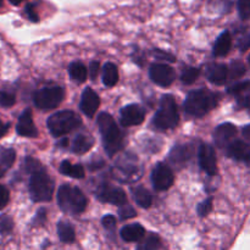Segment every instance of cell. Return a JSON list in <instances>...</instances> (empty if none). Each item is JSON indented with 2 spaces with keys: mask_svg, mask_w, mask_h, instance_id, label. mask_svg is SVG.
I'll list each match as a JSON object with an SVG mask.
<instances>
[{
  "mask_svg": "<svg viewBox=\"0 0 250 250\" xmlns=\"http://www.w3.org/2000/svg\"><path fill=\"white\" fill-rule=\"evenodd\" d=\"M97 124L99 126L105 151L109 156H114L115 154L121 150L122 146H124V133L119 128L111 115L107 112L99 114Z\"/></svg>",
  "mask_w": 250,
  "mask_h": 250,
  "instance_id": "cell-1",
  "label": "cell"
},
{
  "mask_svg": "<svg viewBox=\"0 0 250 250\" xmlns=\"http://www.w3.org/2000/svg\"><path fill=\"white\" fill-rule=\"evenodd\" d=\"M219 103V94L209 89H195L185 100V111L194 117H202L215 109Z\"/></svg>",
  "mask_w": 250,
  "mask_h": 250,
  "instance_id": "cell-2",
  "label": "cell"
},
{
  "mask_svg": "<svg viewBox=\"0 0 250 250\" xmlns=\"http://www.w3.org/2000/svg\"><path fill=\"white\" fill-rule=\"evenodd\" d=\"M56 198L60 209L67 214H81L87 208V198L82 190L75 186H60Z\"/></svg>",
  "mask_w": 250,
  "mask_h": 250,
  "instance_id": "cell-3",
  "label": "cell"
},
{
  "mask_svg": "<svg viewBox=\"0 0 250 250\" xmlns=\"http://www.w3.org/2000/svg\"><path fill=\"white\" fill-rule=\"evenodd\" d=\"M180 121L177 105L172 95L166 94L161 98L160 107L155 112L153 119V125L156 129L166 131V129L175 128Z\"/></svg>",
  "mask_w": 250,
  "mask_h": 250,
  "instance_id": "cell-4",
  "label": "cell"
},
{
  "mask_svg": "<svg viewBox=\"0 0 250 250\" xmlns=\"http://www.w3.org/2000/svg\"><path fill=\"white\" fill-rule=\"evenodd\" d=\"M29 194L33 202H49L54 193V182L43 167L31 173L28 185Z\"/></svg>",
  "mask_w": 250,
  "mask_h": 250,
  "instance_id": "cell-5",
  "label": "cell"
},
{
  "mask_svg": "<svg viewBox=\"0 0 250 250\" xmlns=\"http://www.w3.org/2000/svg\"><path fill=\"white\" fill-rule=\"evenodd\" d=\"M81 124H82L81 117L71 110L55 112L46 121V126L54 137L65 136V134L72 132L73 129L78 128Z\"/></svg>",
  "mask_w": 250,
  "mask_h": 250,
  "instance_id": "cell-6",
  "label": "cell"
},
{
  "mask_svg": "<svg viewBox=\"0 0 250 250\" xmlns=\"http://www.w3.org/2000/svg\"><path fill=\"white\" fill-rule=\"evenodd\" d=\"M63 98H65L63 88L54 85V87H45L37 90L33 95V103L38 109L50 110L58 107Z\"/></svg>",
  "mask_w": 250,
  "mask_h": 250,
  "instance_id": "cell-7",
  "label": "cell"
},
{
  "mask_svg": "<svg viewBox=\"0 0 250 250\" xmlns=\"http://www.w3.org/2000/svg\"><path fill=\"white\" fill-rule=\"evenodd\" d=\"M115 177L122 182H131L141 177V171H138L137 159L133 156H125L115 164Z\"/></svg>",
  "mask_w": 250,
  "mask_h": 250,
  "instance_id": "cell-8",
  "label": "cell"
},
{
  "mask_svg": "<svg viewBox=\"0 0 250 250\" xmlns=\"http://www.w3.org/2000/svg\"><path fill=\"white\" fill-rule=\"evenodd\" d=\"M173 181H175V176H173L172 170L166 164L159 163L154 167L151 172V182L156 190L163 192V190L168 189L173 185Z\"/></svg>",
  "mask_w": 250,
  "mask_h": 250,
  "instance_id": "cell-9",
  "label": "cell"
},
{
  "mask_svg": "<svg viewBox=\"0 0 250 250\" xmlns=\"http://www.w3.org/2000/svg\"><path fill=\"white\" fill-rule=\"evenodd\" d=\"M149 76L151 81L160 87H168L175 81L176 72L171 66L166 63H151L149 68Z\"/></svg>",
  "mask_w": 250,
  "mask_h": 250,
  "instance_id": "cell-10",
  "label": "cell"
},
{
  "mask_svg": "<svg viewBox=\"0 0 250 250\" xmlns=\"http://www.w3.org/2000/svg\"><path fill=\"white\" fill-rule=\"evenodd\" d=\"M95 195H97V198L100 202L107 203V204L120 205L121 207V205L126 204L127 202L126 193L121 188L107 185V183H104L103 186H100Z\"/></svg>",
  "mask_w": 250,
  "mask_h": 250,
  "instance_id": "cell-11",
  "label": "cell"
},
{
  "mask_svg": "<svg viewBox=\"0 0 250 250\" xmlns=\"http://www.w3.org/2000/svg\"><path fill=\"white\" fill-rule=\"evenodd\" d=\"M144 119H146V111L141 105H127L124 109H121V112H120V122L125 127L141 125Z\"/></svg>",
  "mask_w": 250,
  "mask_h": 250,
  "instance_id": "cell-12",
  "label": "cell"
},
{
  "mask_svg": "<svg viewBox=\"0 0 250 250\" xmlns=\"http://www.w3.org/2000/svg\"><path fill=\"white\" fill-rule=\"evenodd\" d=\"M199 165L208 175L215 176L217 173L216 154L209 144H202L199 149Z\"/></svg>",
  "mask_w": 250,
  "mask_h": 250,
  "instance_id": "cell-13",
  "label": "cell"
},
{
  "mask_svg": "<svg viewBox=\"0 0 250 250\" xmlns=\"http://www.w3.org/2000/svg\"><path fill=\"white\" fill-rule=\"evenodd\" d=\"M237 134V127L233 124H221L214 131V142L219 148H227Z\"/></svg>",
  "mask_w": 250,
  "mask_h": 250,
  "instance_id": "cell-14",
  "label": "cell"
},
{
  "mask_svg": "<svg viewBox=\"0 0 250 250\" xmlns=\"http://www.w3.org/2000/svg\"><path fill=\"white\" fill-rule=\"evenodd\" d=\"M100 98L97 93L90 88H85L82 93L81 98V110L83 114L88 117H93L97 114V110L99 109Z\"/></svg>",
  "mask_w": 250,
  "mask_h": 250,
  "instance_id": "cell-15",
  "label": "cell"
},
{
  "mask_svg": "<svg viewBox=\"0 0 250 250\" xmlns=\"http://www.w3.org/2000/svg\"><path fill=\"white\" fill-rule=\"evenodd\" d=\"M16 132L19 136L28 137V138H34L38 136V129L34 126L33 119H32L31 109H26L19 117V122L16 126Z\"/></svg>",
  "mask_w": 250,
  "mask_h": 250,
  "instance_id": "cell-16",
  "label": "cell"
},
{
  "mask_svg": "<svg viewBox=\"0 0 250 250\" xmlns=\"http://www.w3.org/2000/svg\"><path fill=\"white\" fill-rule=\"evenodd\" d=\"M227 92L236 97L239 106L249 109L250 111V81H244V82L231 85Z\"/></svg>",
  "mask_w": 250,
  "mask_h": 250,
  "instance_id": "cell-17",
  "label": "cell"
},
{
  "mask_svg": "<svg viewBox=\"0 0 250 250\" xmlns=\"http://www.w3.org/2000/svg\"><path fill=\"white\" fill-rule=\"evenodd\" d=\"M208 80L214 84H224L229 75V67L225 63H209L205 68Z\"/></svg>",
  "mask_w": 250,
  "mask_h": 250,
  "instance_id": "cell-18",
  "label": "cell"
},
{
  "mask_svg": "<svg viewBox=\"0 0 250 250\" xmlns=\"http://www.w3.org/2000/svg\"><path fill=\"white\" fill-rule=\"evenodd\" d=\"M93 146H94V138L90 134L80 133L73 138L71 150L77 155H82V154L89 151Z\"/></svg>",
  "mask_w": 250,
  "mask_h": 250,
  "instance_id": "cell-19",
  "label": "cell"
},
{
  "mask_svg": "<svg viewBox=\"0 0 250 250\" xmlns=\"http://www.w3.org/2000/svg\"><path fill=\"white\" fill-rule=\"evenodd\" d=\"M250 153V144L243 141H234L227 146V155L238 161H244Z\"/></svg>",
  "mask_w": 250,
  "mask_h": 250,
  "instance_id": "cell-20",
  "label": "cell"
},
{
  "mask_svg": "<svg viewBox=\"0 0 250 250\" xmlns=\"http://www.w3.org/2000/svg\"><path fill=\"white\" fill-rule=\"evenodd\" d=\"M146 236V229L142 225H127L121 229V238L126 242H139Z\"/></svg>",
  "mask_w": 250,
  "mask_h": 250,
  "instance_id": "cell-21",
  "label": "cell"
},
{
  "mask_svg": "<svg viewBox=\"0 0 250 250\" xmlns=\"http://www.w3.org/2000/svg\"><path fill=\"white\" fill-rule=\"evenodd\" d=\"M232 46V37L229 31L222 32L216 39L214 44V55L220 58V56H226L229 53Z\"/></svg>",
  "mask_w": 250,
  "mask_h": 250,
  "instance_id": "cell-22",
  "label": "cell"
},
{
  "mask_svg": "<svg viewBox=\"0 0 250 250\" xmlns=\"http://www.w3.org/2000/svg\"><path fill=\"white\" fill-rule=\"evenodd\" d=\"M192 156V148L189 146H177L171 150L168 159L173 164H185Z\"/></svg>",
  "mask_w": 250,
  "mask_h": 250,
  "instance_id": "cell-23",
  "label": "cell"
},
{
  "mask_svg": "<svg viewBox=\"0 0 250 250\" xmlns=\"http://www.w3.org/2000/svg\"><path fill=\"white\" fill-rule=\"evenodd\" d=\"M119 82V71L115 63L106 62L103 67V83L106 87H114Z\"/></svg>",
  "mask_w": 250,
  "mask_h": 250,
  "instance_id": "cell-24",
  "label": "cell"
},
{
  "mask_svg": "<svg viewBox=\"0 0 250 250\" xmlns=\"http://www.w3.org/2000/svg\"><path fill=\"white\" fill-rule=\"evenodd\" d=\"M56 229H58L59 238H60L61 242H63V243H72V242H75L76 233L72 225H70L68 222L60 221L58 226H56Z\"/></svg>",
  "mask_w": 250,
  "mask_h": 250,
  "instance_id": "cell-25",
  "label": "cell"
},
{
  "mask_svg": "<svg viewBox=\"0 0 250 250\" xmlns=\"http://www.w3.org/2000/svg\"><path fill=\"white\" fill-rule=\"evenodd\" d=\"M60 172L65 176H70L72 178L84 177V168L82 165H72L70 161L65 160L60 165Z\"/></svg>",
  "mask_w": 250,
  "mask_h": 250,
  "instance_id": "cell-26",
  "label": "cell"
},
{
  "mask_svg": "<svg viewBox=\"0 0 250 250\" xmlns=\"http://www.w3.org/2000/svg\"><path fill=\"white\" fill-rule=\"evenodd\" d=\"M132 193H133V198L136 200L137 204L142 208H149L153 203V198H151V194L143 187H136L132 189Z\"/></svg>",
  "mask_w": 250,
  "mask_h": 250,
  "instance_id": "cell-27",
  "label": "cell"
},
{
  "mask_svg": "<svg viewBox=\"0 0 250 250\" xmlns=\"http://www.w3.org/2000/svg\"><path fill=\"white\" fill-rule=\"evenodd\" d=\"M68 73H70V77L76 82L82 83L87 80V67L78 61L71 63L68 67Z\"/></svg>",
  "mask_w": 250,
  "mask_h": 250,
  "instance_id": "cell-28",
  "label": "cell"
},
{
  "mask_svg": "<svg viewBox=\"0 0 250 250\" xmlns=\"http://www.w3.org/2000/svg\"><path fill=\"white\" fill-rule=\"evenodd\" d=\"M16 160V151L11 148H0V166L4 170L11 167Z\"/></svg>",
  "mask_w": 250,
  "mask_h": 250,
  "instance_id": "cell-29",
  "label": "cell"
},
{
  "mask_svg": "<svg viewBox=\"0 0 250 250\" xmlns=\"http://www.w3.org/2000/svg\"><path fill=\"white\" fill-rule=\"evenodd\" d=\"M161 247V239L158 234L150 233L146 237L142 243H139L137 250H159Z\"/></svg>",
  "mask_w": 250,
  "mask_h": 250,
  "instance_id": "cell-30",
  "label": "cell"
},
{
  "mask_svg": "<svg viewBox=\"0 0 250 250\" xmlns=\"http://www.w3.org/2000/svg\"><path fill=\"white\" fill-rule=\"evenodd\" d=\"M200 71L195 67H186L183 70L182 75H181V80L186 84H192L197 81V78L199 77Z\"/></svg>",
  "mask_w": 250,
  "mask_h": 250,
  "instance_id": "cell-31",
  "label": "cell"
},
{
  "mask_svg": "<svg viewBox=\"0 0 250 250\" xmlns=\"http://www.w3.org/2000/svg\"><path fill=\"white\" fill-rule=\"evenodd\" d=\"M14 229V221L7 215H0V233L7 234Z\"/></svg>",
  "mask_w": 250,
  "mask_h": 250,
  "instance_id": "cell-32",
  "label": "cell"
},
{
  "mask_svg": "<svg viewBox=\"0 0 250 250\" xmlns=\"http://www.w3.org/2000/svg\"><path fill=\"white\" fill-rule=\"evenodd\" d=\"M119 215H120V217H121V220H128V219H133V217H136L137 211H136V209L132 207V205L127 204L126 203V204H124L120 207Z\"/></svg>",
  "mask_w": 250,
  "mask_h": 250,
  "instance_id": "cell-33",
  "label": "cell"
},
{
  "mask_svg": "<svg viewBox=\"0 0 250 250\" xmlns=\"http://www.w3.org/2000/svg\"><path fill=\"white\" fill-rule=\"evenodd\" d=\"M15 103H16V97H15L14 93L6 92V90L0 92V105L1 106L11 107Z\"/></svg>",
  "mask_w": 250,
  "mask_h": 250,
  "instance_id": "cell-34",
  "label": "cell"
},
{
  "mask_svg": "<svg viewBox=\"0 0 250 250\" xmlns=\"http://www.w3.org/2000/svg\"><path fill=\"white\" fill-rule=\"evenodd\" d=\"M229 76H231V78H238L244 75V72H246V67H244V65L241 62V61H234V62H232L231 68H229Z\"/></svg>",
  "mask_w": 250,
  "mask_h": 250,
  "instance_id": "cell-35",
  "label": "cell"
},
{
  "mask_svg": "<svg viewBox=\"0 0 250 250\" xmlns=\"http://www.w3.org/2000/svg\"><path fill=\"white\" fill-rule=\"evenodd\" d=\"M238 12L242 20L250 19V0H238Z\"/></svg>",
  "mask_w": 250,
  "mask_h": 250,
  "instance_id": "cell-36",
  "label": "cell"
},
{
  "mask_svg": "<svg viewBox=\"0 0 250 250\" xmlns=\"http://www.w3.org/2000/svg\"><path fill=\"white\" fill-rule=\"evenodd\" d=\"M211 210H212V198H208L207 200H204V202H202L199 205H198V214H199L202 217L208 216V215L211 212Z\"/></svg>",
  "mask_w": 250,
  "mask_h": 250,
  "instance_id": "cell-37",
  "label": "cell"
},
{
  "mask_svg": "<svg viewBox=\"0 0 250 250\" xmlns=\"http://www.w3.org/2000/svg\"><path fill=\"white\" fill-rule=\"evenodd\" d=\"M151 54H153L156 59H159V60L168 61V62H173V61H176V58L172 55V54L166 53V51H163V50H159V49L153 50L151 51Z\"/></svg>",
  "mask_w": 250,
  "mask_h": 250,
  "instance_id": "cell-38",
  "label": "cell"
},
{
  "mask_svg": "<svg viewBox=\"0 0 250 250\" xmlns=\"http://www.w3.org/2000/svg\"><path fill=\"white\" fill-rule=\"evenodd\" d=\"M24 12H26L27 17H28L29 21L32 22H38L39 16L36 11V5L34 4H27L26 7H24Z\"/></svg>",
  "mask_w": 250,
  "mask_h": 250,
  "instance_id": "cell-39",
  "label": "cell"
},
{
  "mask_svg": "<svg viewBox=\"0 0 250 250\" xmlns=\"http://www.w3.org/2000/svg\"><path fill=\"white\" fill-rule=\"evenodd\" d=\"M10 200V193L5 186L0 185V210L4 209Z\"/></svg>",
  "mask_w": 250,
  "mask_h": 250,
  "instance_id": "cell-40",
  "label": "cell"
},
{
  "mask_svg": "<svg viewBox=\"0 0 250 250\" xmlns=\"http://www.w3.org/2000/svg\"><path fill=\"white\" fill-rule=\"evenodd\" d=\"M102 222L103 226L106 229H110V231L115 229V227H116V219H115L114 215H106V216L103 217Z\"/></svg>",
  "mask_w": 250,
  "mask_h": 250,
  "instance_id": "cell-41",
  "label": "cell"
},
{
  "mask_svg": "<svg viewBox=\"0 0 250 250\" xmlns=\"http://www.w3.org/2000/svg\"><path fill=\"white\" fill-rule=\"evenodd\" d=\"M99 68L100 65L98 61H92L89 63V76H90V80L95 81V78L98 77V73H99Z\"/></svg>",
  "mask_w": 250,
  "mask_h": 250,
  "instance_id": "cell-42",
  "label": "cell"
},
{
  "mask_svg": "<svg viewBox=\"0 0 250 250\" xmlns=\"http://www.w3.org/2000/svg\"><path fill=\"white\" fill-rule=\"evenodd\" d=\"M46 220V210L44 209V208H42V209H39L38 211H37V215L36 217H34L33 222L34 224H44V221Z\"/></svg>",
  "mask_w": 250,
  "mask_h": 250,
  "instance_id": "cell-43",
  "label": "cell"
},
{
  "mask_svg": "<svg viewBox=\"0 0 250 250\" xmlns=\"http://www.w3.org/2000/svg\"><path fill=\"white\" fill-rule=\"evenodd\" d=\"M9 128H10V124H4L2 121H0V138H2V137L7 133Z\"/></svg>",
  "mask_w": 250,
  "mask_h": 250,
  "instance_id": "cell-44",
  "label": "cell"
},
{
  "mask_svg": "<svg viewBox=\"0 0 250 250\" xmlns=\"http://www.w3.org/2000/svg\"><path fill=\"white\" fill-rule=\"evenodd\" d=\"M249 46H250V34L248 37H247V38H244L243 41H242L241 49H242V50H246V49H248Z\"/></svg>",
  "mask_w": 250,
  "mask_h": 250,
  "instance_id": "cell-45",
  "label": "cell"
},
{
  "mask_svg": "<svg viewBox=\"0 0 250 250\" xmlns=\"http://www.w3.org/2000/svg\"><path fill=\"white\" fill-rule=\"evenodd\" d=\"M242 133H243L244 138H247L250 141V125H247L243 129H242Z\"/></svg>",
  "mask_w": 250,
  "mask_h": 250,
  "instance_id": "cell-46",
  "label": "cell"
},
{
  "mask_svg": "<svg viewBox=\"0 0 250 250\" xmlns=\"http://www.w3.org/2000/svg\"><path fill=\"white\" fill-rule=\"evenodd\" d=\"M58 146H60V148H67V146H68V139L67 138H63L62 141L59 142Z\"/></svg>",
  "mask_w": 250,
  "mask_h": 250,
  "instance_id": "cell-47",
  "label": "cell"
},
{
  "mask_svg": "<svg viewBox=\"0 0 250 250\" xmlns=\"http://www.w3.org/2000/svg\"><path fill=\"white\" fill-rule=\"evenodd\" d=\"M9 1L11 2L12 5H20L22 1H23V0H9Z\"/></svg>",
  "mask_w": 250,
  "mask_h": 250,
  "instance_id": "cell-48",
  "label": "cell"
},
{
  "mask_svg": "<svg viewBox=\"0 0 250 250\" xmlns=\"http://www.w3.org/2000/svg\"><path fill=\"white\" fill-rule=\"evenodd\" d=\"M244 163H246V164H248V165L250 166V153L248 154V156H247V159H246V160H244Z\"/></svg>",
  "mask_w": 250,
  "mask_h": 250,
  "instance_id": "cell-49",
  "label": "cell"
},
{
  "mask_svg": "<svg viewBox=\"0 0 250 250\" xmlns=\"http://www.w3.org/2000/svg\"><path fill=\"white\" fill-rule=\"evenodd\" d=\"M5 171H6V170H4V168H2V167H1V166H0V178H1V177H2V176H4Z\"/></svg>",
  "mask_w": 250,
  "mask_h": 250,
  "instance_id": "cell-50",
  "label": "cell"
},
{
  "mask_svg": "<svg viewBox=\"0 0 250 250\" xmlns=\"http://www.w3.org/2000/svg\"><path fill=\"white\" fill-rule=\"evenodd\" d=\"M2 2H4V0H0V6H2Z\"/></svg>",
  "mask_w": 250,
  "mask_h": 250,
  "instance_id": "cell-51",
  "label": "cell"
},
{
  "mask_svg": "<svg viewBox=\"0 0 250 250\" xmlns=\"http://www.w3.org/2000/svg\"><path fill=\"white\" fill-rule=\"evenodd\" d=\"M249 63H250V56H249Z\"/></svg>",
  "mask_w": 250,
  "mask_h": 250,
  "instance_id": "cell-52",
  "label": "cell"
},
{
  "mask_svg": "<svg viewBox=\"0 0 250 250\" xmlns=\"http://www.w3.org/2000/svg\"><path fill=\"white\" fill-rule=\"evenodd\" d=\"M249 112H250V111H249Z\"/></svg>",
  "mask_w": 250,
  "mask_h": 250,
  "instance_id": "cell-53",
  "label": "cell"
}]
</instances>
